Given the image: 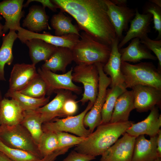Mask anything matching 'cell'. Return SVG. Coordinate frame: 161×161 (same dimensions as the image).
<instances>
[{
    "label": "cell",
    "instance_id": "obj_1",
    "mask_svg": "<svg viewBox=\"0 0 161 161\" xmlns=\"http://www.w3.org/2000/svg\"><path fill=\"white\" fill-rule=\"evenodd\" d=\"M61 10L76 21L79 29L111 46L117 37L109 17L105 0H53Z\"/></svg>",
    "mask_w": 161,
    "mask_h": 161
},
{
    "label": "cell",
    "instance_id": "obj_2",
    "mask_svg": "<svg viewBox=\"0 0 161 161\" xmlns=\"http://www.w3.org/2000/svg\"><path fill=\"white\" fill-rule=\"evenodd\" d=\"M134 122L109 123L101 124L84 140L76 145L74 150L80 153L95 157L101 155L126 132Z\"/></svg>",
    "mask_w": 161,
    "mask_h": 161
},
{
    "label": "cell",
    "instance_id": "obj_3",
    "mask_svg": "<svg viewBox=\"0 0 161 161\" xmlns=\"http://www.w3.org/2000/svg\"><path fill=\"white\" fill-rule=\"evenodd\" d=\"M71 49L73 61L77 64H105L109 57L111 47L83 31L78 41Z\"/></svg>",
    "mask_w": 161,
    "mask_h": 161
},
{
    "label": "cell",
    "instance_id": "obj_4",
    "mask_svg": "<svg viewBox=\"0 0 161 161\" xmlns=\"http://www.w3.org/2000/svg\"><path fill=\"white\" fill-rule=\"evenodd\" d=\"M121 70L126 89L140 85L161 90V71L151 62L132 64L121 62Z\"/></svg>",
    "mask_w": 161,
    "mask_h": 161
},
{
    "label": "cell",
    "instance_id": "obj_5",
    "mask_svg": "<svg viewBox=\"0 0 161 161\" xmlns=\"http://www.w3.org/2000/svg\"><path fill=\"white\" fill-rule=\"evenodd\" d=\"M73 82L81 83L83 86L84 92L79 101L84 105L87 102L93 104L98 92L99 75L95 64H77L73 68Z\"/></svg>",
    "mask_w": 161,
    "mask_h": 161
},
{
    "label": "cell",
    "instance_id": "obj_6",
    "mask_svg": "<svg viewBox=\"0 0 161 161\" xmlns=\"http://www.w3.org/2000/svg\"><path fill=\"white\" fill-rule=\"evenodd\" d=\"M0 140L8 147L27 151L42 158L38 145L21 123L11 127L0 126Z\"/></svg>",
    "mask_w": 161,
    "mask_h": 161
},
{
    "label": "cell",
    "instance_id": "obj_7",
    "mask_svg": "<svg viewBox=\"0 0 161 161\" xmlns=\"http://www.w3.org/2000/svg\"><path fill=\"white\" fill-rule=\"evenodd\" d=\"M93 104L89 102L85 109L76 116L67 117L63 119L55 118L51 121L43 123V132H69L78 136L86 138L91 133L84 126L83 120L86 113L91 109Z\"/></svg>",
    "mask_w": 161,
    "mask_h": 161
},
{
    "label": "cell",
    "instance_id": "obj_8",
    "mask_svg": "<svg viewBox=\"0 0 161 161\" xmlns=\"http://www.w3.org/2000/svg\"><path fill=\"white\" fill-rule=\"evenodd\" d=\"M99 75L98 92L96 99L91 109L86 114L83 120L85 126L88 127L91 133L101 123V113L105 100L108 87L110 85L111 79L104 72L103 67H97Z\"/></svg>",
    "mask_w": 161,
    "mask_h": 161
},
{
    "label": "cell",
    "instance_id": "obj_9",
    "mask_svg": "<svg viewBox=\"0 0 161 161\" xmlns=\"http://www.w3.org/2000/svg\"><path fill=\"white\" fill-rule=\"evenodd\" d=\"M73 68L65 73L59 74L41 67L38 68L37 72L46 84V95L48 96L60 90H69L77 94L81 93V87L75 85L72 81Z\"/></svg>",
    "mask_w": 161,
    "mask_h": 161
},
{
    "label": "cell",
    "instance_id": "obj_10",
    "mask_svg": "<svg viewBox=\"0 0 161 161\" xmlns=\"http://www.w3.org/2000/svg\"><path fill=\"white\" fill-rule=\"evenodd\" d=\"M135 109L140 112L151 110L156 105L160 106L161 90L154 87L137 85L132 88Z\"/></svg>",
    "mask_w": 161,
    "mask_h": 161
},
{
    "label": "cell",
    "instance_id": "obj_11",
    "mask_svg": "<svg viewBox=\"0 0 161 161\" xmlns=\"http://www.w3.org/2000/svg\"><path fill=\"white\" fill-rule=\"evenodd\" d=\"M17 31V38L22 43L28 40L37 38L57 47H66L71 49L78 42L80 36L74 34L57 36L45 32L43 33H35L21 27Z\"/></svg>",
    "mask_w": 161,
    "mask_h": 161
},
{
    "label": "cell",
    "instance_id": "obj_12",
    "mask_svg": "<svg viewBox=\"0 0 161 161\" xmlns=\"http://www.w3.org/2000/svg\"><path fill=\"white\" fill-rule=\"evenodd\" d=\"M136 138L126 132L102 154L100 161H131Z\"/></svg>",
    "mask_w": 161,
    "mask_h": 161
},
{
    "label": "cell",
    "instance_id": "obj_13",
    "mask_svg": "<svg viewBox=\"0 0 161 161\" xmlns=\"http://www.w3.org/2000/svg\"><path fill=\"white\" fill-rule=\"evenodd\" d=\"M107 8V14L114 27L116 37L120 39L124 31L127 30L128 25L134 18L135 10L127 6H118L110 0H105Z\"/></svg>",
    "mask_w": 161,
    "mask_h": 161
},
{
    "label": "cell",
    "instance_id": "obj_14",
    "mask_svg": "<svg viewBox=\"0 0 161 161\" xmlns=\"http://www.w3.org/2000/svg\"><path fill=\"white\" fill-rule=\"evenodd\" d=\"M23 0H5L0 2V14L5 19L4 31H17L21 27L20 21L24 16Z\"/></svg>",
    "mask_w": 161,
    "mask_h": 161
},
{
    "label": "cell",
    "instance_id": "obj_15",
    "mask_svg": "<svg viewBox=\"0 0 161 161\" xmlns=\"http://www.w3.org/2000/svg\"><path fill=\"white\" fill-rule=\"evenodd\" d=\"M135 10V16L130 22V27L126 35L119 43V49L134 38L140 39L148 36V33L151 31L150 24L153 19L152 15L149 13L141 14L137 8Z\"/></svg>",
    "mask_w": 161,
    "mask_h": 161
},
{
    "label": "cell",
    "instance_id": "obj_16",
    "mask_svg": "<svg viewBox=\"0 0 161 161\" xmlns=\"http://www.w3.org/2000/svg\"><path fill=\"white\" fill-rule=\"evenodd\" d=\"M150 111L146 118L137 123H132L126 132L135 137L145 134L148 135L150 137L157 136L160 129L161 115L159 114L157 107H154Z\"/></svg>",
    "mask_w": 161,
    "mask_h": 161
},
{
    "label": "cell",
    "instance_id": "obj_17",
    "mask_svg": "<svg viewBox=\"0 0 161 161\" xmlns=\"http://www.w3.org/2000/svg\"><path fill=\"white\" fill-rule=\"evenodd\" d=\"M35 65L25 63L15 64L10 73L9 90L20 92L38 74Z\"/></svg>",
    "mask_w": 161,
    "mask_h": 161
},
{
    "label": "cell",
    "instance_id": "obj_18",
    "mask_svg": "<svg viewBox=\"0 0 161 161\" xmlns=\"http://www.w3.org/2000/svg\"><path fill=\"white\" fill-rule=\"evenodd\" d=\"M72 92L60 90L55 92L56 95L50 102L35 111L40 115L43 123L52 121L57 117H63V108L65 101L75 95Z\"/></svg>",
    "mask_w": 161,
    "mask_h": 161
},
{
    "label": "cell",
    "instance_id": "obj_19",
    "mask_svg": "<svg viewBox=\"0 0 161 161\" xmlns=\"http://www.w3.org/2000/svg\"><path fill=\"white\" fill-rule=\"evenodd\" d=\"M119 42V39L116 37L111 46L109 58L103 67L104 72L109 75L111 79L110 87L124 83L121 70V54L118 48Z\"/></svg>",
    "mask_w": 161,
    "mask_h": 161
},
{
    "label": "cell",
    "instance_id": "obj_20",
    "mask_svg": "<svg viewBox=\"0 0 161 161\" xmlns=\"http://www.w3.org/2000/svg\"><path fill=\"white\" fill-rule=\"evenodd\" d=\"M24 112L16 101L4 97L0 105V126L11 127L20 124Z\"/></svg>",
    "mask_w": 161,
    "mask_h": 161
},
{
    "label": "cell",
    "instance_id": "obj_21",
    "mask_svg": "<svg viewBox=\"0 0 161 161\" xmlns=\"http://www.w3.org/2000/svg\"><path fill=\"white\" fill-rule=\"evenodd\" d=\"M157 135L147 139L144 135L136 137L131 161H153L158 157L157 151Z\"/></svg>",
    "mask_w": 161,
    "mask_h": 161
},
{
    "label": "cell",
    "instance_id": "obj_22",
    "mask_svg": "<svg viewBox=\"0 0 161 161\" xmlns=\"http://www.w3.org/2000/svg\"><path fill=\"white\" fill-rule=\"evenodd\" d=\"M121 62L137 63L143 59L156 61V57L140 42L138 38H135L127 47L119 49Z\"/></svg>",
    "mask_w": 161,
    "mask_h": 161
},
{
    "label": "cell",
    "instance_id": "obj_23",
    "mask_svg": "<svg viewBox=\"0 0 161 161\" xmlns=\"http://www.w3.org/2000/svg\"><path fill=\"white\" fill-rule=\"evenodd\" d=\"M49 17L45 9L38 5H33L29 9L28 13L23 20L22 26L29 31L38 33L51 28L48 23Z\"/></svg>",
    "mask_w": 161,
    "mask_h": 161
},
{
    "label": "cell",
    "instance_id": "obj_24",
    "mask_svg": "<svg viewBox=\"0 0 161 161\" xmlns=\"http://www.w3.org/2000/svg\"><path fill=\"white\" fill-rule=\"evenodd\" d=\"M73 61L72 49L69 48L58 47L57 49L42 65L41 67L55 73L66 72V68Z\"/></svg>",
    "mask_w": 161,
    "mask_h": 161
},
{
    "label": "cell",
    "instance_id": "obj_25",
    "mask_svg": "<svg viewBox=\"0 0 161 161\" xmlns=\"http://www.w3.org/2000/svg\"><path fill=\"white\" fill-rule=\"evenodd\" d=\"M134 109L132 91L127 90L117 98L109 122L128 121L130 112Z\"/></svg>",
    "mask_w": 161,
    "mask_h": 161
},
{
    "label": "cell",
    "instance_id": "obj_26",
    "mask_svg": "<svg viewBox=\"0 0 161 161\" xmlns=\"http://www.w3.org/2000/svg\"><path fill=\"white\" fill-rule=\"evenodd\" d=\"M24 43L29 49L32 64L35 65L38 62L47 60L58 47L41 39L33 38L25 41Z\"/></svg>",
    "mask_w": 161,
    "mask_h": 161
},
{
    "label": "cell",
    "instance_id": "obj_27",
    "mask_svg": "<svg viewBox=\"0 0 161 161\" xmlns=\"http://www.w3.org/2000/svg\"><path fill=\"white\" fill-rule=\"evenodd\" d=\"M17 37L16 31L10 30L8 33L3 38L2 43L0 48V80H6L4 67L6 64L10 65L13 62L12 48Z\"/></svg>",
    "mask_w": 161,
    "mask_h": 161
},
{
    "label": "cell",
    "instance_id": "obj_28",
    "mask_svg": "<svg viewBox=\"0 0 161 161\" xmlns=\"http://www.w3.org/2000/svg\"><path fill=\"white\" fill-rule=\"evenodd\" d=\"M64 12L61 10L58 13L54 15L51 19V25L54 30L55 35L61 36L74 34L80 36L78 26L74 25L72 18L66 16Z\"/></svg>",
    "mask_w": 161,
    "mask_h": 161
},
{
    "label": "cell",
    "instance_id": "obj_29",
    "mask_svg": "<svg viewBox=\"0 0 161 161\" xmlns=\"http://www.w3.org/2000/svg\"><path fill=\"white\" fill-rule=\"evenodd\" d=\"M127 90L124 83L107 89L105 100L101 111V124L110 122L117 98Z\"/></svg>",
    "mask_w": 161,
    "mask_h": 161
},
{
    "label": "cell",
    "instance_id": "obj_30",
    "mask_svg": "<svg viewBox=\"0 0 161 161\" xmlns=\"http://www.w3.org/2000/svg\"><path fill=\"white\" fill-rule=\"evenodd\" d=\"M21 124L29 132L38 145L44 132L42 128L43 123L39 113L35 110L24 111Z\"/></svg>",
    "mask_w": 161,
    "mask_h": 161
},
{
    "label": "cell",
    "instance_id": "obj_31",
    "mask_svg": "<svg viewBox=\"0 0 161 161\" xmlns=\"http://www.w3.org/2000/svg\"><path fill=\"white\" fill-rule=\"evenodd\" d=\"M6 97H10L16 101L24 111H35L49 102L50 96L36 98L24 95L19 92L8 89L5 94Z\"/></svg>",
    "mask_w": 161,
    "mask_h": 161
},
{
    "label": "cell",
    "instance_id": "obj_32",
    "mask_svg": "<svg viewBox=\"0 0 161 161\" xmlns=\"http://www.w3.org/2000/svg\"><path fill=\"white\" fill-rule=\"evenodd\" d=\"M58 145L56 132H44L38 144V150L41 157L43 158L58 149Z\"/></svg>",
    "mask_w": 161,
    "mask_h": 161
},
{
    "label": "cell",
    "instance_id": "obj_33",
    "mask_svg": "<svg viewBox=\"0 0 161 161\" xmlns=\"http://www.w3.org/2000/svg\"><path fill=\"white\" fill-rule=\"evenodd\" d=\"M19 92L30 97L40 98L45 97L47 92V87L45 81L38 73L24 89Z\"/></svg>",
    "mask_w": 161,
    "mask_h": 161
},
{
    "label": "cell",
    "instance_id": "obj_34",
    "mask_svg": "<svg viewBox=\"0 0 161 161\" xmlns=\"http://www.w3.org/2000/svg\"><path fill=\"white\" fill-rule=\"evenodd\" d=\"M0 152L13 161H36L41 158L29 152L8 147L0 140Z\"/></svg>",
    "mask_w": 161,
    "mask_h": 161
},
{
    "label": "cell",
    "instance_id": "obj_35",
    "mask_svg": "<svg viewBox=\"0 0 161 161\" xmlns=\"http://www.w3.org/2000/svg\"><path fill=\"white\" fill-rule=\"evenodd\" d=\"M144 14H151L153 17L154 28L158 32L156 40L161 38V7L150 2L147 4L144 9Z\"/></svg>",
    "mask_w": 161,
    "mask_h": 161
},
{
    "label": "cell",
    "instance_id": "obj_36",
    "mask_svg": "<svg viewBox=\"0 0 161 161\" xmlns=\"http://www.w3.org/2000/svg\"><path fill=\"white\" fill-rule=\"evenodd\" d=\"M58 141V148L77 145L83 141L85 138L75 136L64 132H56Z\"/></svg>",
    "mask_w": 161,
    "mask_h": 161
},
{
    "label": "cell",
    "instance_id": "obj_37",
    "mask_svg": "<svg viewBox=\"0 0 161 161\" xmlns=\"http://www.w3.org/2000/svg\"><path fill=\"white\" fill-rule=\"evenodd\" d=\"M140 42L148 49L152 51L158 61L157 68L161 71V40H154L149 38L148 36L140 39Z\"/></svg>",
    "mask_w": 161,
    "mask_h": 161
},
{
    "label": "cell",
    "instance_id": "obj_38",
    "mask_svg": "<svg viewBox=\"0 0 161 161\" xmlns=\"http://www.w3.org/2000/svg\"><path fill=\"white\" fill-rule=\"evenodd\" d=\"M76 97L75 95L65 101L63 108V116H73L77 113L78 106V102L75 100Z\"/></svg>",
    "mask_w": 161,
    "mask_h": 161
},
{
    "label": "cell",
    "instance_id": "obj_39",
    "mask_svg": "<svg viewBox=\"0 0 161 161\" xmlns=\"http://www.w3.org/2000/svg\"><path fill=\"white\" fill-rule=\"evenodd\" d=\"M95 157L78 153L75 150L71 151L63 161H91Z\"/></svg>",
    "mask_w": 161,
    "mask_h": 161
},
{
    "label": "cell",
    "instance_id": "obj_40",
    "mask_svg": "<svg viewBox=\"0 0 161 161\" xmlns=\"http://www.w3.org/2000/svg\"><path fill=\"white\" fill-rule=\"evenodd\" d=\"M71 148L68 147L58 149L50 154L36 161H55L58 156L65 154Z\"/></svg>",
    "mask_w": 161,
    "mask_h": 161
},
{
    "label": "cell",
    "instance_id": "obj_41",
    "mask_svg": "<svg viewBox=\"0 0 161 161\" xmlns=\"http://www.w3.org/2000/svg\"><path fill=\"white\" fill-rule=\"evenodd\" d=\"M36 1L41 3L42 6V7L45 9L47 7L52 11L55 12L57 11L58 7L54 4L52 0H28L26 3L23 5V7H25L28 6L29 3L31 2Z\"/></svg>",
    "mask_w": 161,
    "mask_h": 161
},
{
    "label": "cell",
    "instance_id": "obj_42",
    "mask_svg": "<svg viewBox=\"0 0 161 161\" xmlns=\"http://www.w3.org/2000/svg\"><path fill=\"white\" fill-rule=\"evenodd\" d=\"M157 151L158 157H161V130L160 129L157 135Z\"/></svg>",
    "mask_w": 161,
    "mask_h": 161
},
{
    "label": "cell",
    "instance_id": "obj_43",
    "mask_svg": "<svg viewBox=\"0 0 161 161\" xmlns=\"http://www.w3.org/2000/svg\"><path fill=\"white\" fill-rule=\"evenodd\" d=\"M111 1L118 6H127V1L126 0H112Z\"/></svg>",
    "mask_w": 161,
    "mask_h": 161
},
{
    "label": "cell",
    "instance_id": "obj_44",
    "mask_svg": "<svg viewBox=\"0 0 161 161\" xmlns=\"http://www.w3.org/2000/svg\"><path fill=\"white\" fill-rule=\"evenodd\" d=\"M0 161H13L2 152H0Z\"/></svg>",
    "mask_w": 161,
    "mask_h": 161
},
{
    "label": "cell",
    "instance_id": "obj_45",
    "mask_svg": "<svg viewBox=\"0 0 161 161\" xmlns=\"http://www.w3.org/2000/svg\"><path fill=\"white\" fill-rule=\"evenodd\" d=\"M150 1L161 7V0H150Z\"/></svg>",
    "mask_w": 161,
    "mask_h": 161
},
{
    "label": "cell",
    "instance_id": "obj_46",
    "mask_svg": "<svg viewBox=\"0 0 161 161\" xmlns=\"http://www.w3.org/2000/svg\"><path fill=\"white\" fill-rule=\"evenodd\" d=\"M3 29L4 25L0 22V37L3 36L5 33Z\"/></svg>",
    "mask_w": 161,
    "mask_h": 161
},
{
    "label": "cell",
    "instance_id": "obj_47",
    "mask_svg": "<svg viewBox=\"0 0 161 161\" xmlns=\"http://www.w3.org/2000/svg\"><path fill=\"white\" fill-rule=\"evenodd\" d=\"M2 95L1 93V90H0V105L1 103V102L2 100Z\"/></svg>",
    "mask_w": 161,
    "mask_h": 161
},
{
    "label": "cell",
    "instance_id": "obj_48",
    "mask_svg": "<svg viewBox=\"0 0 161 161\" xmlns=\"http://www.w3.org/2000/svg\"><path fill=\"white\" fill-rule=\"evenodd\" d=\"M153 161H161V157H158Z\"/></svg>",
    "mask_w": 161,
    "mask_h": 161
},
{
    "label": "cell",
    "instance_id": "obj_49",
    "mask_svg": "<svg viewBox=\"0 0 161 161\" xmlns=\"http://www.w3.org/2000/svg\"><path fill=\"white\" fill-rule=\"evenodd\" d=\"M2 19V17L0 16V20H1Z\"/></svg>",
    "mask_w": 161,
    "mask_h": 161
}]
</instances>
